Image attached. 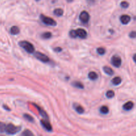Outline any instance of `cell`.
<instances>
[{"label":"cell","mask_w":136,"mask_h":136,"mask_svg":"<svg viewBox=\"0 0 136 136\" xmlns=\"http://www.w3.org/2000/svg\"><path fill=\"white\" fill-rule=\"evenodd\" d=\"M10 33L11 35H17L19 33V27L17 26H13L10 29Z\"/></svg>","instance_id":"14"},{"label":"cell","mask_w":136,"mask_h":136,"mask_svg":"<svg viewBox=\"0 0 136 136\" xmlns=\"http://www.w3.org/2000/svg\"><path fill=\"white\" fill-rule=\"evenodd\" d=\"M133 60H134V62L136 63V54H135L133 55Z\"/></svg>","instance_id":"31"},{"label":"cell","mask_w":136,"mask_h":136,"mask_svg":"<svg viewBox=\"0 0 136 136\" xmlns=\"http://www.w3.org/2000/svg\"><path fill=\"white\" fill-rule=\"evenodd\" d=\"M98 74H97V73H96L95 72L92 71V72H89L88 78L90 79V80H96V79L98 78Z\"/></svg>","instance_id":"15"},{"label":"cell","mask_w":136,"mask_h":136,"mask_svg":"<svg viewBox=\"0 0 136 136\" xmlns=\"http://www.w3.org/2000/svg\"><path fill=\"white\" fill-rule=\"evenodd\" d=\"M23 117L25 119H27V120H28L29 121L33 122V121H34V119H33V117H32V116H31L30 115H29V114H24Z\"/></svg>","instance_id":"22"},{"label":"cell","mask_w":136,"mask_h":136,"mask_svg":"<svg viewBox=\"0 0 136 136\" xmlns=\"http://www.w3.org/2000/svg\"><path fill=\"white\" fill-rule=\"evenodd\" d=\"M63 10L60 8H57V9H55L54 10V14L56 15V16H58V17H60L63 15Z\"/></svg>","instance_id":"17"},{"label":"cell","mask_w":136,"mask_h":136,"mask_svg":"<svg viewBox=\"0 0 136 136\" xmlns=\"http://www.w3.org/2000/svg\"><path fill=\"white\" fill-rule=\"evenodd\" d=\"M69 35L71 36V37L72 38H76L77 37V33H76V30H71L69 33Z\"/></svg>","instance_id":"24"},{"label":"cell","mask_w":136,"mask_h":136,"mask_svg":"<svg viewBox=\"0 0 136 136\" xmlns=\"http://www.w3.org/2000/svg\"><path fill=\"white\" fill-rule=\"evenodd\" d=\"M41 125H43V127H44L46 130L49 131H52V130H53V129H52V126H51V125H50V122L48 121L47 119L41 120Z\"/></svg>","instance_id":"7"},{"label":"cell","mask_w":136,"mask_h":136,"mask_svg":"<svg viewBox=\"0 0 136 136\" xmlns=\"http://www.w3.org/2000/svg\"><path fill=\"white\" fill-rule=\"evenodd\" d=\"M36 1H39V0H36Z\"/></svg>","instance_id":"32"},{"label":"cell","mask_w":136,"mask_h":136,"mask_svg":"<svg viewBox=\"0 0 136 136\" xmlns=\"http://www.w3.org/2000/svg\"><path fill=\"white\" fill-rule=\"evenodd\" d=\"M112 82L114 85H119L121 82V78L119 76L115 77L112 80Z\"/></svg>","instance_id":"16"},{"label":"cell","mask_w":136,"mask_h":136,"mask_svg":"<svg viewBox=\"0 0 136 136\" xmlns=\"http://www.w3.org/2000/svg\"><path fill=\"white\" fill-rule=\"evenodd\" d=\"M6 127H7V125L5 123L0 121V133L5 132Z\"/></svg>","instance_id":"20"},{"label":"cell","mask_w":136,"mask_h":136,"mask_svg":"<svg viewBox=\"0 0 136 136\" xmlns=\"http://www.w3.org/2000/svg\"><path fill=\"white\" fill-rule=\"evenodd\" d=\"M111 62L112 64L113 65L118 68L121 66V58L118 56H114L112 58V60H111Z\"/></svg>","instance_id":"6"},{"label":"cell","mask_w":136,"mask_h":136,"mask_svg":"<svg viewBox=\"0 0 136 136\" xmlns=\"http://www.w3.org/2000/svg\"><path fill=\"white\" fill-rule=\"evenodd\" d=\"M100 111L103 114H108V112H109V108L106 106H102L100 108Z\"/></svg>","instance_id":"18"},{"label":"cell","mask_w":136,"mask_h":136,"mask_svg":"<svg viewBox=\"0 0 136 136\" xmlns=\"http://www.w3.org/2000/svg\"><path fill=\"white\" fill-rule=\"evenodd\" d=\"M103 70L104 71V72L106 74H108V75H109V76H112L114 73V72L112 70V68H111L109 66H103Z\"/></svg>","instance_id":"11"},{"label":"cell","mask_w":136,"mask_h":136,"mask_svg":"<svg viewBox=\"0 0 136 136\" xmlns=\"http://www.w3.org/2000/svg\"><path fill=\"white\" fill-rule=\"evenodd\" d=\"M34 105L35 106L36 108H37V109H38V112H39V113H40V114H41V115L42 117H43V118L44 119H48L47 114L45 112L43 109H41V108H39L38 106H37V105H35V104H34Z\"/></svg>","instance_id":"12"},{"label":"cell","mask_w":136,"mask_h":136,"mask_svg":"<svg viewBox=\"0 0 136 136\" xmlns=\"http://www.w3.org/2000/svg\"><path fill=\"white\" fill-rule=\"evenodd\" d=\"M74 108L77 112L78 113V114H83L84 112V108H82V106H80V105H79V104H78V105L74 104Z\"/></svg>","instance_id":"13"},{"label":"cell","mask_w":136,"mask_h":136,"mask_svg":"<svg viewBox=\"0 0 136 136\" xmlns=\"http://www.w3.org/2000/svg\"><path fill=\"white\" fill-rule=\"evenodd\" d=\"M34 55L35 56V58H37V59L43 62H48L49 61V58L47 55H45L44 54L42 53L41 52L36 51Z\"/></svg>","instance_id":"4"},{"label":"cell","mask_w":136,"mask_h":136,"mask_svg":"<svg viewBox=\"0 0 136 136\" xmlns=\"http://www.w3.org/2000/svg\"><path fill=\"white\" fill-rule=\"evenodd\" d=\"M133 103L132 102H131V101H129V102H127L126 103H125L124 105L123 106V108L125 110H126V111H129V110H130L133 108Z\"/></svg>","instance_id":"10"},{"label":"cell","mask_w":136,"mask_h":136,"mask_svg":"<svg viewBox=\"0 0 136 136\" xmlns=\"http://www.w3.org/2000/svg\"><path fill=\"white\" fill-rule=\"evenodd\" d=\"M130 37L131 38H136V31H131L130 33Z\"/></svg>","instance_id":"28"},{"label":"cell","mask_w":136,"mask_h":136,"mask_svg":"<svg viewBox=\"0 0 136 136\" xmlns=\"http://www.w3.org/2000/svg\"><path fill=\"white\" fill-rule=\"evenodd\" d=\"M3 107L4 108H5V109H6V110H8V111H10V110H11V109H10V108H8V107L7 106H5V105H4Z\"/></svg>","instance_id":"30"},{"label":"cell","mask_w":136,"mask_h":136,"mask_svg":"<svg viewBox=\"0 0 136 136\" xmlns=\"http://www.w3.org/2000/svg\"><path fill=\"white\" fill-rule=\"evenodd\" d=\"M51 37H52V34L50 32H45L42 35V37L43 38H46V39L50 38Z\"/></svg>","instance_id":"23"},{"label":"cell","mask_w":136,"mask_h":136,"mask_svg":"<svg viewBox=\"0 0 136 136\" xmlns=\"http://www.w3.org/2000/svg\"><path fill=\"white\" fill-rule=\"evenodd\" d=\"M97 52H98V53L99 54H100V55H103L105 53H106V50L105 49L102 47H100V48H98L97 49Z\"/></svg>","instance_id":"26"},{"label":"cell","mask_w":136,"mask_h":136,"mask_svg":"<svg viewBox=\"0 0 136 136\" xmlns=\"http://www.w3.org/2000/svg\"><path fill=\"white\" fill-rule=\"evenodd\" d=\"M77 36L80 38H85L87 37V32L83 29H78L76 30Z\"/></svg>","instance_id":"8"},{"label":"cell","mask_w":136,"mask_h":136,"mask_svg":"<svg viewBox=\"0 0 136 136\" xmlns=\"http://www.w3.org/2000/svg\"><path fill=\"white\" fill-rule=\"evenodd\" d=\"M21 128V127H17L12 124H9L8 125H7L5 132L9 135H13L17 133L18 131H19Z\"/></svg>","instance_id":"2"},{"label":"cell","mask_w":136,"mask_h":136,"mask_svg":"<svg viewBox=\"0 0 136 136\" xmlns=\"http://www.w3.org/2000/svg\"><path fill=\"white\" fill-rule=\"evenodd\" d=\"M114 95H115V93L112 90L107 91V92L106 93V96L108 98H112L114 96Z\"/></svg>","instance_id":"21"},{"label":"cell","mask_w":136,"mask_h":136,"mask_svg":"<svg viewBox=\"0 0 136 136\" xmlns=\"http://www.w3.org/2000/svg\"><path fill=\"white\" fill-rule=\"evenodd\" d=\"M42 22L44 23L45 25H50V26H56V21H54L53 19L49 17H47L44 15H41L40 16Z\"/></svg>","instance_id":"3"},{"label":"cell","mask_w":136,"mask_h":136,"mask_svg":"<svg viewBox=\"0 0 136 136\" xmlns=\"http://www.w3.org/2000/svg\"><path fill=\"white\" fill-rule=\"evenodd\" d=\"M21 135L22 136H33V133L31 131L29 130H25L23 132V133H21Z\"/></svg>","instance_id":"25"},{"label":"cell","mask_w":136,"mask_h":136,"mask_svg":"<svg viewBox=\"0 0 136 136\" xmlns=\"http://www.w3.org/2000/svg\"><path fill=\"white\" fill-rule=\"evenodd\" d=\"M19 46L24 49L28 53H33L35 52V47L33 44L27 41H22L19 43Z\"/></svg>","instance_id":"1"},{"label":"cell","mask_w":136,"mask_h":136,"mask_svg":"<svg viewBox=\"0 0 136 136\" xmlns=\"http://www.w3.org/2000/svg\"><path fill=\"white\" fill-rule=\"evenodd\" d=\"M54 50L55 52H60V51L62 50V49H61L60 47H57V48H55Z\"/></svg>","instance_id":"29"},{"label":"cell","mask_w":136,"mask_h":136,"mask_svg":"<svg viewBox=\"0 0 136 136\" xmlns=\"http://www.w3.org/2000/svg\"><path fill=\"white\" fill-rule=\"evenodd\" d=\"M80 21L83 23H87L90 19V15L86 11H83L80 13V16H79Z\"/></svg>","instance_id":"5"},{"label":"cell","mask_w":136,"mask_h":136,"mask_svg":"<svg viewBox=\"0 0 136 136\" xmlns=\"http://www.w3.org/2000/svg\"><path fill=\"white\" fill-rule=\"evenodd\" d=\"M72 85L74 86V87H76L77 88H80V89H83L84 88V85H83L80 82H72Z\"/></svg>","instance_id":"19"},{"label":"cell","mask_w":136,"mask_h":136,"mask_svg":"<svg viewBox=\"0 0 136 136\" xmlns=\"http://www.w3.org/2000/svg\"><path fill=\"white\" fill-rule=\"evenodd\" d=\"M120 5H121V7H123V8H127L128 7H129V3H127V1H122L120 4Z\"/></svg>","instance_id":"27"},{"label":"cell","mask_w":136,"mask_h":136,"mask_svg":"<svg viewBox=\"0 0 136 136\" xmlns=\"http://www.w3.org/2000/svg\"><path fill=\"white\" fill-rule=\"evenodd\" d=\"M131 17L127 15H123L120 17V21L123 25H127L130 23Z\"/></svg>","instance_id":"9"}]
</instances>
